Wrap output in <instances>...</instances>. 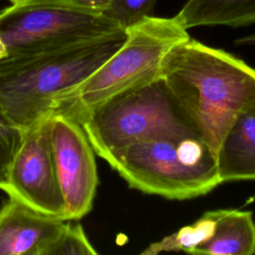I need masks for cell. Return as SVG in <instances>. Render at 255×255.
<instances>
[{
  "label": "cell",
  "mask_w": 255,
  "mask_h": 255,
  "mask_svg": "<svg viewBox=\"0 0 255 255\" xmlns=\"http://www.w3.org/2000/svg\"><path fill=\"white\" fill-rule=\"evenodd\" d=\"M159 77L191 129L215 156L236 118L255 107V69L195 39L177 43L165 54Z\"/></svg>",
  "instance_id": "cell-1"
},
{
  "label": "cell",
  "mask_w": 255,
  "mask_h": 255,
  "mask_svg": "<svg viewBox=\"0 0 255 255\" xmlns=\"http://www.w3.org/2000/svg\"><path fill=\"white\" fill-rule=\"evenodd\" d=\"M126 31L102 39L0 60V107L23 130L47 117L123 45Z\"/></svg>",
  "instance_id": "cell-2"
},
{
  "label": "cell",
  "mask_w": 255,
  "mask_h": 255,
  "mask_svg": "<svg viewBox=\"0 0 255 255\" xmlns=\"http://www.w3.org/2000/svg\"><path fill=\"white\" fill-rule=\"evenodd\" d=\"M109 164L130 188L167 199L197 197L221 184L216 156L192 131L137 141Z\"/></svg>",
  "instance_id": "cell-3"
},
{
  "label": "cell",
  "mask_w": 255,
  "mask_h": 255,
  "mask_svg": "<svg viewBox=\"0 0 255 255\" xmlns=\"http://www.w3.org/2000/svg\"><path fill=\"white\" fill-rule=\"evenodd\" d=\"M190 38L176 16H149L126 29L119 50L95 73L62 97L53 112L75 119L105 100L159 77L165 54Z\"/></svg>",
  "instance_id": "cell-4"
},
{
  "label": "cell",
  "mask_w": 255,
  "mask_h": 255,
  "mask_svg": "<svg viewBox=\"0 0 255 255\" xmlns=\"http://www.w3.org/2000/svg\"><path fill=\"white\" fill-rule=\"evenodd\" d=\"M75 120L83 128L94 151L108 163L137 141L170 133L194 132L161 77L113 96Z\"/></svg>",
  "instance_id": "cell-5"
},
{
  "label": "cell",
  "mask_w": 255,
  "mask_h": 255,
  "mask_svg": "<svg viewBox=\"0 0 255 255\" xmlns=\"http://www.w3.org/2000/svg\"><path fill=\"white\" fill-rule=\"evenodd\" d=\"M125 31L105 9L78 0H24L0 12V39L8 56L39 54Z\"/></svg>",
  "instance_id": "cell-6"
},
{
  "label": "cell",
  "mask_w": 255,
  "mask_h": 255,
  "mask_svg": "<svg viewBox=\"0 0 255 255\" xmlns=\"http://www.w3.org/2000/svg\"><path fill=\"white\" fill-rule=\"evenodd\" d=\"M49 131L65 218L81 219L91 211L99 183L95 151L81 125L66 114H50Z\"/></svg>",
  "instance_id": "cell-7"
},
{
  "label": "cell",
  "mask_w": 255,
  "mask_h": 255,
  "mask_svg": "<svg viewBox=\"0 0 255 255\" xmlns=\"http://www.w3.org/2000/svg\"><path fill=\"white\" fill-rule=\"evenodd\" d=\"M49 117L23 130L8 169L4 191L38 211L66 219L51 148Z\"/></svg>",
  "instance_id": "cell-8"
},
{
  "label": "cell",
  "mask_w": 255,
  "mask_h": 255,
  "mask_svg": "<svg viewBox=\"0 0 255 255\" xmlns=\"http://www.w3.org/2000/svg\"><path fill=\"white\" fill-rule=\"evenodd\" d=\"M66 221L9 196L0 209V255H44Z\"/></svg>",
  "instance_id": "cell-9"
},
{
  "label": "cell",
  "mask_w": 255,
  "mask_h": 255,
  "mask_svg": "<svg viewBox=\"0 0 255 255\" xmlns=\"http://www.w3.org/2000/svg\"><path fill=\"white\" fill-rule=\"evenodd\" d=\"M216 162L221 183L255 179V107L241 113L230 126Z\"/></svg>",
  "instance_id": "cell-10"
},
{
  "label": "cell",
  "mask_w": 255,
  "mask_h": 255,
  "mask_svg": "<svg viewBox=\"0 0 255 255\" xmlns=\"http://www.w3.org/2000/svg\"><path fill=\"white\" fill-rule=\"evenodd\" d=\"M255 253V222L251 211L220 209L212 236L195 255H251Z\"/></svg>",
  "instance_id": "cell-11"
},
{
  "label": "cell",
  "mask_w": 255,
  "mask_h": 255,
  "mask_svg": "<svg viewBox=\"0 0 255 255\" xmlns=\"http://www.w3.org/2000/svg\"><path fill=\"white\" fill-rule=\"evenodd\" d=\"M175 16L187 30L199 26L239 28L255 23V0H187Z\"/></svg>",
  "instance_id": "cell-12"
},
{
  "label": "cell",
  "mask_w": 255,
  "mask_h": 255,
  "mask_svg": "<svg viewBox=\"0 0 255 255\" xmlns=\"http://www.w3.org/2000/svg\"><path fill=\"white\" fill-rule=\"evenodd\" d=\"M219 210L206 211L200 218L190 225H186L174 233L154 242L146 247L142 255H157L161 252L183 251L192 254L193 250L201 243L209 239L215 228Z\"/></svg>",
  "instance_id": "cell-13"
},
{
  "label": "cell",
  "mask_w": 255,
  "mask_h": 255,
  "mask_svg": "<svg viewBox=\"0 0 255 255\" xmlns=\"http://www.w3.org/2000/svg\"><path fill=\"white\" fill-rule=\"evenodd\" d=\"M97 250L89 241L79 223L67 220L57 237L50 243L44 255H96Z\"/></svg>",
  "instance_id": "cell-14"
},
{
  "label": "cell",
  "mask_w": 255,
  "mask_h": 255,
  "mask_svg": "<svg viewBox=\"0 0 255 255\" xmlns=\"http://www.w3.org/2000/svg\"><path fill=\"white\" fill-rule=\"evenodd\" d=\"M23 136V129L14 124L0 107V188L5 189L7 174Z\"/></svg>",
  "instance_id": "cell-15"
},
{
  "label": "cell",
  "mask_w": 255,
  "mask_h": 255,
  "mask_svg": "<svg viewBox=\"0 0 255 255\" xmlns=\"http://www.w3.org/2000/svg\"><path fill=\"white\" fill-rule=\"evenodd\" d=\"M155 0H110L106 14L125 30L142 19L153 16Z\"/></svg>",
  "instance_id": "cell-16"
},
{
  "label": "cell",
  "mask_w": 255,
  "mask_h": 255,
  "mask_svg": "<svg viewBox=\"0 0 255 255\" xmlns=\"http://www.w3.org/2000/svg\"><path fill=\"white\" fill-rule=\"evenodd\" d=\"M86 5L93 6L96 8H101V9H106L110 3V0H78Z\"/></svg>",
  "instance_id": "cell-17"
},
{
  "label": "cell",
  "mask_w": 255,
  "mask_h": 255,
  "mask_svg": "<svg viewBox=\"0 0 255 255\" xmlns=\"http://www.w3.org/2000/svg\"><path fill=\"white\" fill-rule=\"evenodd\" d=\"M235 45L237 46H243V45H248V46H255V33L239 38L234 41Z\"/></svg>",
  "instance_id": "cell-18"
},
{
  "label": "cell",
  "mask_w": 255,
  "mask_h": 255,
  "mask_svg": "<svg viewBox=\"0 0 255 255\" xmlns=\"http://www.w3.org/2000/svg\"><path fill=\"white\" fill-rule=\"evenodd\" d=\"M8 56V52H7V49L4 45V43L2 42V40L0 39V60L1 59H4Z\"/></svg>",
  "instance_id": "cell-19"
},
{
  "label": "cell",
  "mask_w": 255,
  "mask_h": 255,
  "mask_svg": "<svg viewBox=\"0 0 255 255\" xmlns=\"http://www.w3.org/2000/svg\"><path fill=\"white\" fill-rule=\"evenodd\" d=\"M12 4H16V3H19V2H22V1H24V0H9Z\"/></svg>",
  "instance_id": "cell-20"
}]
</instances>
